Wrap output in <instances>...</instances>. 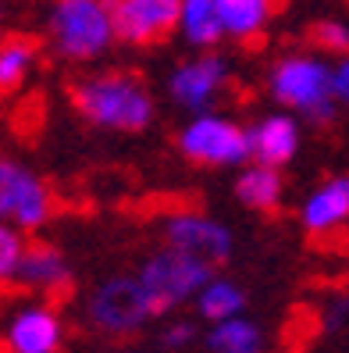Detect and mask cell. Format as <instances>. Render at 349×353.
<instances>
[{
    "mask_svg": "<svg viewBox=\"0 0 349 353\" xmlns=\"http://www.w3.org/2000/svg\"><path fill=\"white\" fill-rule=\"evenodd\" d=\"M264 86L282 111L310 125H332L339 114V100L332 93V65L317 50H289L275 57L264 75Z\"/></svg>",
    "mask_w": 349,
    "mask_h": 353,
    "instance_id": "3",
    "label": "cell"
},
{
    "mask_svg": "<svg viewBox=\"0 0 349 353\" xmlns=\"http://www.w3.org/2000/svg\"><path fill=\"white\" fill-rule=\"evenodd\" d=\"M8 353H61L65 346V318L50 303H25L8 318L4 328Z\"/></svg>",
    "mask_w": 349,
    "mask_h": 353,
    "instance_id": "11",
    "label": "cell"
},
{
    "mask_svg": "<svg viewBox=\"0 0 349 353\" xmlns=\"http://www.w3.org/2000/svg\"><path fill=\"white\" fill-rule=\"evenodd\" d=\"M203 350L207 353H264L268 350V332L246 314L224 318L203 332Z\"/></svg>",
    "mask_w": 349,
    "mask_h": 353,
    "instance_id": "18",
    "label": "cell"
},
{
    "mask_svg": "<svg viewBox=\"0 0 349 353\" xmlns=\"http://www.w3.org/2000/svg\"><path fill=\"white\" fill-rule=\"evenodd\" d=\"M25 246H29V243H25V232H22V228H14V225H8V221H0V285L14 282Z\"/></svg>",
    "mask_w": 349,
    "mask_h": 353,
    "instance_id": "22",
    "label": "cell"
},
{
    "mask_svg": "<svg viewBox=\"0 0 349 353\" xmlns=\"http://www.w3.org/2000/svg\"><path fill=\"white\" fill-rule=\"evenodd\" d=\"M193 310H196V318L207 321V325L224 321V318H239V314H246V289L235 279L214 272V279L196 293Z\"/></svg>",
    "mask_w": 349,
    "mask_h": 353,
    "instance_id": "20",
    "label": "cell"
},
{
    "mask_svg": "<svg viewBox=\"0 0 349 353\" xmlns=\"http://www.w3.org/2000/svg\"><path fill=\"white\" fill-rule=\"evenodd\" d=\"M178 8L182 0H111L118 43L132 50L168 43L178 29Z\"/></svg>",
    "mask_w": 349,
    "mask_h": 353,
    "instance_id": "10",
    "label": "cell"
},
{
    "mask_svg": "<svg viewBox=\"0 0 349 353\" xmlns=\"http://www.w3.org/2000/svg\"><path fill=\"white\" fill-rule=\"evenodd\" d=\"M306 39L324 57H346L349 54V22H342V18H317L306 29Z\"/></svg>",
    "mask_w": 349,
    "mask_h": 353,
    "instance_id": "21",
    "label": "cell"
},
{
    "mask_svg": "<svg viewBox=\"0 0 349 353\" xmlns=\"http://www.w3.org/2000/svg\"><path fill=\"white\" fill-rule=\"evenodd\" d=\"M299 225L306 236L324 239L349 225V175H332L314 185L299 203Z\"/></svg>",
    "mask_w": 349,
    "mask_h": 353,
    "instance_id": "13",
    "label": "cell"
},
{
    "mask_svg": "<svg viewBox=\"0 0 349 353\" xmlns=\"http://www.w3.org/2000/svg\"><path fill=\"white\" fill-rule=\"evenodd\" d=\"M54 218V190L32 164L0 154V221L39 232Z\"/></svg>",
    "mask_w": 349,
    "mask_h": 353,
    "instance_id": "8",
    "label": "cell"
},
{
    "mask_svg": "<svg viewBox=\"0 0 349 353\" xmlns=\"http://www.w3.org/2000/svg\"><path fill=\"white\" fill-rule=\"evenodd\" d=\"M200 325L193 318H168L164 321V328L157 332V343L160 350H168V353H186L200 343Z\"/></svg>",
    "mask_w": 349,
    "mask_h": 353,
    "instance_id": "23",
    "label": "cell"
},
{
    "mask_svg": "<svg viewBox=\"0 0 349 353\" xmlns=\"http://www.w3.org/2000/svg\"><path fill=\"white\" fill-rule=\"evenodd\" d=\"M82 318L107 339H132L157 318V307L136 272H114L93 282L82 300Z\"/></svg>",
    "mask_w": 349,
    "mask_h": 353,
    "instance_id": "4",
    "label": "cell"
},
{
    "mask_svg": "<svg viewBox=\"0 0 349 353\" xmlns=\"http://www.w3.org/2000/svg\"><path fill=\"white\" fill-rule=\"evenodd\" d=\"M175 147L189 164H200V168H242L253 161L250 125H242L235 114L224 111L189 114L175 132Z\"/></svg>",
    "mask_w": 349,
    "mask_h": 353,
    "instance_id": "5",
    "label": "cell"
},
{
    "mask_svg": "<svg viewBox=\"0 0 349 353\" xmlns=\"http://www.w3.org/2000/svg\"><path fill=\"white\" fill-rule=\"evenodd\" d=\"M160 246L178 250L186 257H196L203 264H211L214 272L224 268L235 257V236L221 218L207 211H171L160 218Z\"/></svg>",
    "mask_w": 349,
    "mask_h": 353,
    "instance_id": "9",
    "label": "cell"
},
{
    "mask_svg": "<svg viewBox=\"0 0 349 353\" xmlns=\"http://www.w3.org/2000/svg\"><path fill=\"white\" fill-rule=\"evenodd\" d=\"M232 193L246 211L271 214L285 200V175H282V168H268V164L250 161V164H242V168H235Z\"/></svg>",
    "mask_w": 349,
    "mask_h": 353,
    "instance_id": "16",
    "label": "cell"
},
{
    "mask_svg": "<svg viewBox=\"0 0 349 353\" xmlns=\"http://www.w3.org/2000/svg\"><path fill=\"white\" fill-rule=\"evenodd\" d=\"M68 100L96 132L136 136L157 121L154 90L129 68H82L68 82Z\"/></svg>",
    "mask_w": 349,
    "mask_h": 353,
    "instance_id": "1",
    "label": "cell"
},
{
    "mask_svg": "<svg viewBox=\"0 0 349 353\" xmlns=\"http://www.w3.org/2000/svg\"><path fill=\"white\" fill-rule=\"evenodd\" d=\"M224 39L239 47H253L264 39L278 14V0H218Z\"/></svg>",
    "mask_w": 349,
    "mask_h": 353,
    "instance_id": "15",
    "label": "cell"
},
{
    "mask_svg": "<svg viewBox=\"0 0 349 353\" xmlns=\"http://www.w3.org/2000/svg\"><path fill=\"white\" fill-rule=\"evenodd\" d=\"M14 285L29 289V293H43V296H57L72 285V261L68 254L54 243H29L22 264H18Z\"/></svg>",
    "mask_w": 349,
    "mask_h": 353,
    "instance_id": "14",
    "label": "cell"
},
{
    "mask_svg": "<svg viewBox=\"0 0 349 353\" xmlns=\"http://www.w3.org/2000/svg\"><path fill=\"white\" fill-rule=\"evenodd\" d=\"M39 65V39L14 29L0 36V97L14 93Z\"/></svg>",
    "mask_w": 349,
    "mask_h": 353,
    "instance_id": "19",
    "label": "cell"
},
{
    "mask_svg": "<svg viewBox=\"0 0 349 353\" xmlns=\"http://www.w3.org/2000/svg\"><path fill=\"white\" fill-rule=\"evenodd\" d=\"M232 79H235V65L229 54L193 50L175 68H168L164 93H168L171 108H178L182 114H203V111H218V103L229 93Z\"/></svg>",
    "mask_w": 349,
    "mask_h": 353,
    "instance_id": "6",
    "label": "cell"
},
{
    "mask_svg": "<svg viewBox=\"0 0 349 353\" xmlns=\"http://www.w3.org/2000/svg\"><path fill=\"white\" fill-rule=\"evenodd\" d=\"M136 275L147 285V293L157 307V318H164V314H175V310L189 307L200 289L214 279V268L196 257L178 254V250H168V246H157L154 254L139 261Z\"/></svg>",
    "mask_w": 349,
    "mask_h": 353,
    "instance_id": "7",
    "label": "cell"
},
{
    "mask_svg": "<svg viewBox=\"0 0 349 353\" xmlns=\"http://www.w3.org/2000/svg\"><path fill=\"white\" fill-rule=\"evenodd\" d=\"M332 93L339 100V108H349V54L332 61Z\"/></svg>",
    "mask_w": 349,
    "mask_h": 353,
    "instance_id": "25",
    "label": "cell"
},
{
    "mask_svg": "<svg viewBox=\"0 0 349 353\" xmlns=\"http://www.w3.org/2000/svg\"><path fill=\"white\" fill-rule=\"evenodd\" d=\"M47 50L72 68H93L118 47L111 0H50L43 14Z\"/></svg>",
    "mask_w": 349,
    "mask_h": 353,
    "instance_id": "2",
    "label": "cell"
},
{
    "mask_svg": "<svg viewBox=\"0 0 349 353\" xmlns=\"http://www.w3.org/2000/svg\"><path fill=\"white\" fill-rule=\"evenodd\" d=\"M346 236H349V225H346Z\"/></svg>",
    "mask_w": 349,
    "mask_h": 353,
    "instance_id": "27",
    "label": "cell"
},
{
    "mask_svg": "<svg viewBox=\"0 0 349 353\" xmlns=\"http://www.w3.org/2000/svg\"><path fill=\"white\" fill-rule=\"evenodd\" d=\"M175 36L189 50H221L224 26H221L218 0H182Z\"/></svg>",
    "mask_w": 349,
    "mask_h": 353,
    "instance_id": "17",
    "label": "cell"
},
{
    "mask_svg": "<svg viewBox=\"0 0 349 353\" xmlns=\"http://www.w3.org/2000/svg\"><path fill=\"white\" fill-rule=\"evenodd\" d=\"M321 321H324V328H328V332H339V328L349 321V296H346V293H339V296L328 300V303H324Z\"/></svg>",
    "mask_w": 349,
    "mask_h": 353,
    "instance_id": "24",
    "label": "cell"
},
{
    "mask_svg": "<svg viewBox=\"0 0 349 353\" xmlns=\"http://www.w3.org/2000/svg\"><path fill=\"white\" fill-rule=\"evenodd\" d=\"M303 147V125L299 118L289 111H268L260 114L250 125V150L257 164H268V168H285L293 164L296 154Z\"/></svg>",
    "mask_w": 349,
    "mask_h": 353,
    "instance_id": "12",
    "label": "cell"
},
{
    "mask_svg": "<svg viewBox=\"0 0 349 353\" xmlns=\"http://www.w3.org/2000/svg\"><path fill=\"white\" fill-rule=\"evenodd\" d=\"M8 14H11V8H8V0H0V36H4V26H8Z\"/></svg>",
    "mask_w": 349,
    "mask_h": 353,
    "instance_id": "26",
    "label": "cell"
}]
</instances>
